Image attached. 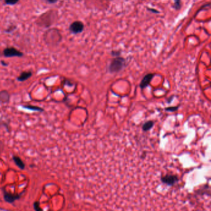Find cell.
Instances as JSON below:
<instances>
[{
  "mask_svg": "<svg viewBox=\"0 0 211 211\" xmlns=\"http://www.w3.org/2000/svg\"><path fill=\"white\" fill-rule=\"evenodd\" d=\"M58 17V12L56 10H49L42 14L37 19L36 23L42 27H49L52 25Z\"/></svg>",
  "mask_w": 211,
  "mask_h": 211,
  "instance_id": "obj_1",
  "label": "cell"
},
{
  "mask_svg": "<svg viewBox=\"0 0 211 211\" xmlns=\"http://www.w3.org/2000/svg\"><path fill=\"white\" fill-rule=\"evenodd\" d=\"M44 40L47 44L57 45L58 44L62 39L60 31L57 29L52 28L48 29L44 34Z\"/></svg>",
  "mask_w": 211,
  "mask_h": 211,
  "instance_id": "obj_2",
  "label": "cell"
},
{
  "mask_svg": "<svg viewBox=\"0 0 211 211\" xmlns=\"http://www.w3.org/2000/svg\"><path fill=\"white\" fill-rule=\"evenodd\" d=\"M126 66V60L119 56L115 57L110 62L108 70L111 73H118L123 69Z\"/></svg>",
  "mask_w": 211,
  "mask_h": 211,
  "instance_id": "obj_3",
  "label": "cell"
},
{
  "mask_svg": "<svg viewBox=\"0 0 211 211\" xmlns=\"http://www.w3.org/2000/svg\"><path fill=\"white\" fill-rule=\"evenodd\" d=\"M4 57L6 58H12V57H23L24 53L17 50L15 47H7L4 49L3 52Z\"/></svg>",
  "mask_w": 211,
  "mask_h": 211,
  "instance_id": "obj_4",
  "label": "cell"
},
{
  "mask_svg": "<svg viewBox=\"0 0 211 211\" xmlns=\"http://www.w3.org/2000/svg\"><path fill=\"white\" fill-rule=\"evenodd\" d=\"M84 24L79 20H76L71 24L69 26V31L73 34H78L83 32Z\"/></svg>",
  "mask_w": 211,
  "mask_h": 211,
  "instance_id": "obj_5",
  "label": "cell"
},
{
  "mask_svg": "<svg viewBox=\"0 0 211 211\" xmlns=\"http://www.w3.org/2000/svg\"><path fill=\"white\" fill-rule=\"evenodd\" d=\"M178 178L177 176L174 175H167L165 177L162 178V183L169 186L173 185L178 181Z\"/></svg>",
  "mask_w": 211,
  "mask_h": 211,
  "instance_id": "obj_6",
  "label": "cell"
},
{
  "mask_svg": "<svg viewBox=\"0 0 211 211\" xmlns=\"http://www.w3.org/2000/svg\"><path fill=\"white\" fill-rule=\"evenodd\" d=\"M21 194H12L4 191V199L6 202L12 203L16 200L20 199Z\"/></svg>",
  "mask_w": 211,
  "mask_h": 211,
  "instance_id": "obj_7",
  "label": "cell"
},
{
  "mask_svg": "<svg viewBox=\"0 0 211 211\" xmlns=\"http://www.w3.org/2000/svg\"><path fill=\"white\" fill-rule=\"evenodd\" d=\"M154 75H155L154 74H152V73H149V74H146L143 77V79H142L141 82H140V87L141 89H144L147 86H148V85L150 84L151 80L152 79V78L154 77Z\"/></svg>",
  "mask_w": 211,
  "mask_h": 211,
  "instance_id": "obj_8",
  "label": "cell"
},
{
  "mask_svg": "<svg viewBox=\"0 0 211 211\" xmlns=\"http://www.w3.org/2000/svg\"><path fill=\"white\" fill-rule=\"evenodd\" d=\"M32 76V73L31 71H24L17 77V80L19 82H24L29 79Z\"/></svg>",
  "mask_w": 211,
  "mask_h": 211,
  "instance_id": "obj_9",
  "label": "cell"
},
{
  "mask_svg": "<svg viewBox=\"0 0 211 211\" xmlns=\"http://www.w3.org/2000/svg\"><path fill=\"white\" fill-rule=\"evenodd\" d=\"M9 100V94L6 90H2L0 92V102L7 103Z\"/></svg>",
  "mask_w": 211,
  "mask_h": 211,
  "instance_id": "obj_10",
  "label": "cell"
},
{
  "mask_svg": "<svg viewBox=\"0 0 211 211\" xmlns=\"http://www.w3.org/2000/svg\"><path fill=\"white\" fill-rule=\"evenodd\" d=\"M13 160L14 162H15V164H16V165L19 168H20V169H24L25 168V164L23 162V160H21L20 158H19L18 156H13Z\"/></svg>",
  "mask_w": 211,
  "mask_h": 211,
  "instance_id": "obj_11",
  "label": "cell"
},
{
  "mask_svg": "<svg viewBox=\"0 0 211 211\" xmlns=\"http://www.w3.org/2000/svg\"><path fill=\"white\" fill-rule=\"evenodd\" d=\"M154 126V122L152 121H149L146 122V123H144L143 126V130L145 131H149V130H151Z\"/></svg>",
  "mask_w": 211,
  "mask_h": 211,
  "instance_id": "obj_12",
  "label": "cell"
},
{
  "mask_svg": "<svg viewBox=\"0 0 211 211\" xmlns=\"http://www.w3.org/2000/svg\"><path fill=\"white\" fill-rule=\"evenodd\" d=\"M24 108L28 109L29 110H32V111H43L44 109H42L40 107H36V106H32V105H24L23 106Z\"/></svg>",
  "mask_w": 211,
  "mask_h": 211,
  "instance_id": "obj_13",
  "label": "cell"
},
{
  "mask_svg": "<svg viewBox=\"0 0 211 211\" xmlns=\"http://www.w3.org/2000/svg\"><path fill=\"white\" fill-rule=\"evenodd\" d=\"M173 8L177 11H178L181 8V0H174Z\"/></svg>",
  "mask_w": 211,
  "mask_h": 211,
  "instance_id": "obj_14",
  "label": "cell"
},
{
  "mask_svg": "<svg viewBox=\"0 0 211 211\" xmlns=\"http://www.w3.org/2000/svg\"><path fill=\"white\" fill-rule=\"evenodd\" d=\"M19 1V0H4V2L6 4L11 6L16 4Z\"/></svg>",
  "mask_w": 211,
  "mask_h": 211,
  "instance_id": "obj_15",
  "label": "cell"
},
{
  "mask_svg": "<svg viewBox=\"0 0 211 211\" xmlns=\"http://www.w3.org/2000/svg\"><path fill=\"white\" fill-rule=\"evenodd\" d=\"M33 208L36 210H42V209L40 207V204L39 202H35L33 204Z\"/></svg>",
  "mask_w": 211,
  "mask_h": 211,
  "instance_id": "obj_16",
  "label": "cell"
},
{
  "mask_svg": "<svg viewBox=\"0 0 211 211\" xmlns=\"http://www.w3.org/2000/svg\"><path fill=\"white\" fill-rule=\"evenodd\" d=\"M120 54H121V52H119V51H116V50H114V51H112L111 52V56H113V57H119V56H120Z\"/></svg>",
  "mask_w": 211,
  "mask_h": 211,
  "instance_id": "obj_17",
  "label": "cell"
},
{
  "mask_svg": "<svg viewBox=\"0 0 211 211\" xmlns=\"http://www.w3.org/2000/svg\"><path fill=\"white\" fill-rule=\"evenodd\" d=\"M45 1L49 4H55L58 1V0H45Z\"/></svg>",
  "mask_w": 211,
  "mask_h": 211,
  "instance_id": "obj_18",
  "label": "cell"
},
{
  "mask_svg": "<svg viewBox=\"0 0 211 211\" xmlns=\"http://www.w3.org/2000/svg\"><path fill=\"white\" fill-rule=\"evenodd\" d=\"M178 109V107H169V108H166L165 110L167 111H175L176 110H177Z\"/></svg>",
  "mask_w": 211,
  "mask_h": 211,
  "instance_id": "obj_19",
  "label": "cell"
},
{
  "mask_svg": "<svg viewBox=\"0 0 211 211\" xmlns=\"http://www.w3.org/2000/svg\"><path fill=\"white\" fill-rule=\"evenodd\" d=\"M147 9H148L149 11L153 12V13H159V12L158 11V10L157 9H153V8H147Z\"/></svg>",
  "mask_w": 211,
  "mask_h": 211,
  "instance_id": "obj_20",
  "label": "cell"
},
{
  "mask_svg": "<svg viewBox=\"0 0 211 211\" xmlns=\"http://www.w3.org/2000/svg\"><path fill=\"white\" fill-rule=\"evenodd\" d=\"M1 64L3 65V66H8V63H6L4 61H1Z\"/></svg>",
  "mask_w": 211,
  "mask_h": 211,
  "instance_id": "obj_21",
  "label": "cell"
}]
</instances>
